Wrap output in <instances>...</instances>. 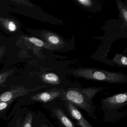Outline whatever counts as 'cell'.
I'll return each instance as SVG.
<instances>
[{"instance_id":"15","label":"cell","mask_w":127,"mask_h":127,"mask_svg":"<svg viewBox=\"0 0 127 127\" xmlns=\"http://www.w3.org/2000/svg\"><path fill=\"white\" fill-rule=\"evenodd\" d=\"M13 101L14 100H12L7 102H0V114L3 112L11 103L13 102Z\"/></svg>"},{"instance_id":"4","label":"cell","mask_w":127,"mask_h":127,"mask_svg":"<svg viewBox=\"0 0 127 127\" xmlns=\"http://www.w3.org/2000/svg\"><path fill=\"white\" fill-rule=\"evenodd\" d=\"M66 103V105L70 114L72 117L77 121V123L80 127H93L85 118L82 114L74 105L68 101Z\"/></svg>"},{"instance_id":"11","label":"cell","mask_w":127,"mask_h":127,"mask_svg":"<svg viewBox=\"0 0 127 127\" xmlns=\"http://www.w3.org/2000/svg\"><path fill=\"white\" fill-rule=\"evenodd\" d=\"M113 62L119 66L127 67V58L126 56L122 54H116L113 59Z\"/></svg>"},{"instance_id":"10","label":"cell","mask_w":127,"mask_h":127,"mask_svg":"<svg viewBox=\"0 0 127 127\" xmlns=\"http://www.w3.org/2000/svg\"><path fill=\"white\" fill-rule=\"evenodd\" d=\"M116 2L124 26L126 27L127 25V6L125 3L119 0H116Z\"/></svg>"},{"instance_id":"1","label":"cell","mask_w":127,"mask_h":127,"mask_svg":"<svg viewBox=\"0 0 127 127\" xmlns=\"http://www.w3.org/2000/svg\"><path fill=\"white\" fill-rule=\"evenodd\" d=\"M73 73L74 75L89 80L113 84H123L127 81V77L124 73L110 72L97 68H79L75 70Z\"/></svg>"},{"instance_id":"12","label":"cell","mask_w":127,"mask_h":127,"mask_svg":"<svg viewBox=\"0 0 127 127\" xmlns=\"http://www.w3.org/2000/svg\"><path fill=\"white\" fill-rule=\"evenodd\" d=\"M33 116L32 113H29L27 115L22 127H32Z\"/></svg>"},{"instance_id":"3","label":"cell","mask_w":127,"mask_h":127,"mask_svg":"<svg viewBox=\"0 0 127 127\" xmlns=\"http://www.w3.org/2000/svg\"><path fill=\"white\" fill-rule=\"evenodd\" d=\"M46 87L41 86L33 88L18 87L13 88L0 94V102H7L14 100L15 98L26 95L30 93Z\"/></svg>"},{"instance_id":"9","label":"cell","mask_w":127,"mask_h":127,"mask_svg":"<svg viewBox=\"0 0 127 127\" xmlns=\"http://www.w3.org/2000/svg\"><path fill=\"white\" fill-rule=\"evenodd\" d=\"M42 78L44 82L51 84L55 85L61 83V79L59 76L53 73H48L44 74Z\"/></svg>"},{"instance_id":"7","label":"cell","mask_w":127,"mask_h":127,"mask_svg":"<svg viewBox=\"0 0 127 127\" xmlns=\"http://www.w3.org/2000/svg\"><path fill=\"white\" fill-rule=\"evenodd\" d=\"M46 37L47 42L55 50H58L64 47L66 43L60 35L55 33L48 32Z\"/></svg>"},{"instance_id":"8","label":"cell","mask_w":127,"mask_h":127,"mask_svg":"<svg viewBox=\"0 0 127 127\" xmlns=\"http://www.w3.org/2000/svg\"><path fill=\"white\" fill-rule=\"evenodd\" d=\"M53 113L65 127H75L71 120L66 116L63 111L59 108L53 110Z\"/></svg>"},{"instance_id":"18","label":"cell","mask_w":127,"mask_h":127,"mask_svg":"<svg viewBox=\"0 0 127 127\" xmlns=\"http://www.w3.org/2000/svg\"></svg>"},{"instance_id":"16","label":"cell","mask_w":127,"mask_h":127,"mask_svg":"<svg viewBox=\"0 0 127 127\" xmlns=\"http://www.w3.org/2000/svg\"><path fill=\"white\" fill-rule=\"evenodd\" d=\"M8 28L9 30L11 32H14L17 29L16 24L13 21H11L8 23Z\"/></svg>"},{"instance_id":"6","label":"cell","mask_w":127,"mask_h":127,"mask_svg":"<svg viewBox=\"0 0 127 127\" xmlns=\"http://www.w3.org/2000/svg\"><path fill=\"white\" fill-rule=\"evenodd\" d=\"M127 93H122L105 98L102 100L104 104L109 107L121 106L127 102Z\"/></svg>"},{"instance_id":"2","label":"cell","mask_w":127,"mask_h":127,"mask_svg":"<svg viewBox=\"0 0 127 127\" xmlns=\"http://www.w3.org/2000/svg\"><path fill=\"white\" fill-rule=\"evenodd\" d=\"M101 88H70L64 93V99L76 105L92 114V107L90 102L93 97Z\"/></svg>"},{"instance_id":"14","label":"cell","mask_w":127,"mask_h":127,"mask_svg":"<svg viewBox=\"0 0 127 127\" xmlns=\"http://www.w3.org/2000/svg\"><path fill=\"white\" fill-rule=\"evenodd\" d=\"M76 2L81 5L90 8L93 6V1L91 0H77Z\"/></svg>"},{"instance_id":"17","label":"cell","mask_w":127,"mask_h":127,"mask_svg":"<svg viewBox=\"0 0 127 127\" xmlns=\"http://www.w3.org/2000/svg\"><path fill=\"white\" fill-rule=\"evenodd\" d=\"M4 77H3L2 75H0V84H1V83L3 81V80H4Z\"/></svg>"},{"instance_id":"5","label":"cell","mask_w":127,"mask_h":127,"mask_svg":"<svg viewBox=\"0 0 127 127\" xmlns=\"http://www.w3.org/2000/svg\"><path fill=\"white\" fill-rule=\"evenodd\" d=\"M62 93L60 90L46 91L32 96L31 99L33 101L46 103L58 98L63 94Z\"/></svg>"},{"instance_id":"13","label":"cell","mask_w":127,"mask_h":127,"mask_svg":"<svg viewBox=\"0 0 127 127\" xmlns=\"http://www.w3.org/2000/svg\"><path fill=\"white\" fill-rule=\"evenodd\" d=\"M29 40L31 43L39 47H42L45 45L44 42L40 39L35 37H31L29 38Z\"/></svg>"}]
</instances>
